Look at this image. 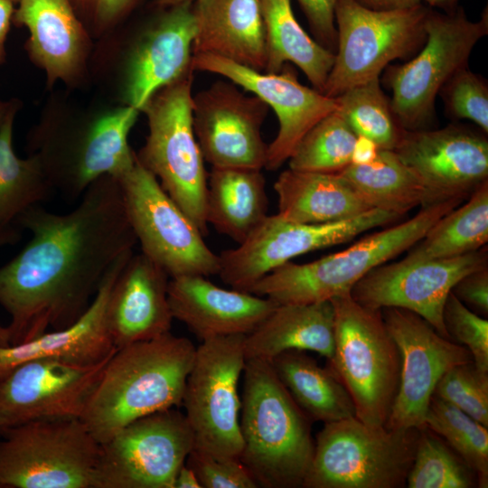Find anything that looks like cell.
<instances>
[{
  "label": "cell",
  "mask_w": 488,
  "mask_h": 488,
  "mask_svg": "<svg viewBox=\"0 0 488 488\" xmlns=\"http://www.w3.org/2000/svg\"><path fill=\"white\" fill-rule=\"evenodd\" d=\"M195 351L171 332L117 349L80 419L100 444L139 418L182 405Z\"/></svg>",
  "instance_id": "obj_2"
},
{
  "label": "cell",
  "mask_w": 488,
  "mask_h": 488,
  "mask_svg": "<svg viewBox=\"0 0 488 488\" xmlns=\"http://www.w3.org/2000/svg\"><path fill=\"white\" fill-rule=\"evenodd\" d=\"M193 71L159 89L141 109L148 136L136 158L205 236L208 174L192 127Z\"/></svg>",
  "instance_id": "obj_7"
},
{
  "label": "cell",
  "mask_w": 488,
  "mask_h": 488,
  "mask_svg": "<svg viewBox=\"0 0 488 488\" xmlns=\"http://www.w3.org/2000/svg\"><path fill=\"white\" fill-rule=\"evenodd\" d=\"M242 374L239 460L259 487H303L314 451L312 421L269 361L248 359Z\"/></svg>",
  "instance_id": "obj_3"
},
{
  "label": "cell",
  "mask_w": 488,
  "mask_h": 488,
  "mask_svg": "<svg viewBox=\"0 0 488 488\" xmlns=\"http://www.w3.org/2000/svg\"><path fill=\"white\" fill-rule=\"evenodd\" d=\"M408 488L477 487L474 470L429 427L419 428Z\"/></svg>",
  "instance_id": "obj_39"
},
{
  "label": "cell",
  "mask_w": 488,
  "mask_h": 488,
  "mask_svg": "<svg viewBox=\"0 0 488 488\" xmlns=\"http://www.w3.org/2000/svg\"><path fill=\"white\" fill-rule=\"evenodd\" d=\"M438 95L451 117L468 119L488 134V84L484 78L465 66L444 84Z\"/></svg>",
  "instance_id": "obj_41"
},
{
  "label": "cell",
  "mask_w": 488,
  "mask_h": 488,
  "mask_svg": "<svg viewBox=\"0 0 488 488\" xmlns=\"http://www.w3.org/2000/svg\"><path fill=\"white\" fill-rule=\"evenodd\" d=\"M267 206L261 170L211 167L207 177L205 219L217 231L241 243L267 217Z\"/></svg>",
  "instance_id": "obj_30"
},
{
  "label": "cell",
  "mask_w": 488,
  "mask_h": 488,
  "mask_svg": "<svg viewBox=\"0 0 488 488\" xmlns=\"http://www.w3.org/2000/svg\"><path fill=\"white\" fill-rule=\"evenodd\" d=\"M357 135L338 109L318 121L288 158L290 169L337 174L352 163Z\"/></svg>",
  "instance_id": "obj_37"
},
{
  "label": "cell",
  "mask_w": 488,
  "mask_h": 488,
  "mask_svg": "<svg viewBox=\"0 0 488 488\" xmlns=\"http://www.w3.org/2000/svg\"><path fill=\"white\" fill-rule=\"evenodd\" d=\"M185 464L194 472L202 488L259 487L239 458L215 456L194 446Z\"/></svg>",
  "instance_id": "obj_43"
},
{
  "label": "cell",
  "mask_w": 488,
  "mask_h": 488,
  "mask_svg": "<svg viewBox=\"0 0 488 488\" xmlns=\"http://www.w3.org/2000/svg\"><path fill=\"white\" fill-rule=\"evenodd\" d=\"M26 246L0 267V305L10 316V345L72 325L88 310L108 269L137 244L117 178L91 183L75 208L40 204L19 220Z\"/></svg>",
  "instance_id": "obj_1"
},
{
  "label": "cell",
  "mask_w": 488,
  "mask_h": 488,
  "mask_svg": "<svg viewBox=\"0 0 488 488\" xmlns=\"http://www.w3.org/2000/svg\"><path fill=\"white\" fill-rule=\"evenodd\" d=\"M193 447L192 431L178 409L139 418L99 444L92 488H174Z\"/></svg>",
  "instance_id": "obj_13"
},
{
  "label": "cell",
  "mask_w": 488,
  "mask_h": 488,
  "mask_svg": "<svg viewBox=\"0 0 488 488\" xmlns=\"http://www.w3.org/2000/svg\"><path fill=\"white\" fill-rule=\"evenodd\" d=\"M321 45L333 53L337 45L334 9L337 0H297Z\"/></svg>",
  "instance_id": "obj_44"
},
{
  "label": "cell",
  "mask_w": 488,
  "mask_h": 488,
  "mask_svg": "<svg viewBox=\"0 0 488 488\" xmlns=\"http://www.w3.org/2000/svg\"><path fill=\"white\" fill-rule=\"evenodd\" d=\"M14 4L10 0H0V64L5 61V41L14 13Z\"/></svg>",
  "instance_id": "obj_48"
},
{
  "label": "cell",
  "mask_w": 488,
  "mask_h": 488,
  "mask_svg": "<svg viewBox=\"0 0 488 488\" xmlns=\"http://www.w3.org/2000/svg\"><path fill=\"white\" fill-rule=\"evenodd\" d=\"M443 320L451 341L465 346L474 363L488 372V321L463 304L452 292L443 311Z\"/></svg>",
  "instance_id": "obj_42"
},
{
  "label": "cell",
  "mask_w": 488,
  "mask_h": 488,
  "mask_svg": "<svg viewBox=\"0 0 488 488\" xmlns=\"http://www.w3.org/2000/svg\"><path fill=\"white\" fill-rule=\"evenodd\" d=\"M142 253L170 277L218 275L220 258L196 224L137 160L117 177Z\"/></svg>",
  "instance_id": "obj_11"
},
{
  "label": "cell",
  "mask_w": 488,
  "mask_h": 488,
  "mask_svg": "<svg viewBox=\"0 0 488 488\" xmlns=\"http://www.w3.org/2000/svg\"><path fill=\"white\" fill-rule=\"evenodd\" d=\"M337 174L372 209L400 217L427 205L424 187L394 150L380 149L371 163L351 164Z\"/></svg>",
  "instance_id": "obj_34"
},
{
  "label": "cell",
  "mask_w": 488,
  "mask_h": 488,
  "mask_svg": "<svg viewBox=\"0 0 488 488\" xmlns=\"http://www.w3.org/2000/svg\"><path fill=\"white\" fill-rule=\"evenodd\" d=\"M330 301L334 349L327 367L349 392L356 418L371 426H385L399 384V348L381 310L361 305L350 293Z\"/></svg>",
  "instance_id": "obj_5"
},
{
  "label": "cell",
  "mask_w": 488,
  "mask_h": 488,
  "mask_svg": "<svg viewBox=\"0 0 488 488\" xmlns=\"http://www.w3.org/2000/svg\"><path fill=\"white\" fill-rule=\"evenodd\" d=\"M487 251L450 258L384 263L371 270L351 290L363 306L381 310L398 307L411 311L429 323L443 337V311L455 284L465 275L487 267Z\"/></svg>",
  "instance_id": "obj_16"
},
{
  "label": "cell",
  "mask_w": 488,
  "mask_h": 488,
  "mask_svg": "<svg viewBox=\"0 0 488 488\" xmlns=\"http://www.w3.org/2000/svg\"><path fill=\"white\" fill-rule=\"evenodd\" d=\"M418 179L427 205L464 200L488 181V140L467 127L404 130L393 149Z\"/></svg>",
  "instance_id": "obj_19"
},
{
  "label": "cell",
  "mask_w": 488,
  "mask_h": 488,
  "mask_svg": "<svg viewBox=\"0 0 488 488\" xmlns=\"http://www.w3.org/2000/svg\"><path fill=\"white\" fill-rule=\"evenodd\" d=\"M425 2L429 7L442 8L446 12H449L456 8V3L458 0H421Z\"/></svg>",
  "instance_id": "obj_51"
},
{
  "label": "cell",
  "mask_w": 488,
  "mask_h": 488,
  "mask_svg": "<svg viewBox=\"0 0 488 488\" xmlns=\"http://www.w3.org/2000/svg\"><path fill=\"white\" fill-rule=\"evenodd\" d=\"M14 23L29 33V51L49 82L76 73L86 46L84 30L70 0H19Z\"/></svg>",
  "instance_id": "obj_27"
},
{
  "label": "cell",
  "mask_w": 488,
  "mask_h": 488,
  "mask_svg": "<svg viewBox=\"0 0 488 488\" xmlns=\"http://www.w3.org/2000/svg\"><path fill=\"white\" fill-rule=\"evenodd\" d=\"M108 359L93 365L56 359L19 365L0 379V430L35 420L80 418Z\"/></svg>",
  "instance_id": "obj_20"
},
{
  "label": "cell",
  "mask_w": 488,
  "mask_h": 488,
  "mask_svg": "<svg viewBox=\"0 0 488 488\" xmlns=\"http://www.w3.org/2000/svg\"><path fill=\"white\" fill-rule=\"evenodd\" d=\"M244 336L202 341L184 387L182 405L194 446L219 457L239 458L242 449L239 381L246 363Z\"/></svg>",
  "instance_id": "obj_12"
},
{
  "label": "cell",
  "mask_w": 488,
  "mask_h": 488,
  "mask_svg": "<svg viewBox=\"0 0 488 488\" xmlns=\"http://www.w3.org/2000/svg\"><path fill=\"white\" fill-rule=\"evenodd\" d=\"M334 349V309L331 301L277 305L243 339L246 360L270 361L289 350L314 352L329 360Z\"/></svg>",
  "instance_id": "obj_28"
},
{
  "label": "cell",
  "mask_w": 488,
  "mask_h": 488,
  "mask_svg": "<svg viewBox=\"0 0 488 488\" xmlns=\"http://www.w3.org/2000/svg\"><path fill=\"white\" fill-rule=\"evenodd\" d=\"M174 488H202L194 472L184 463L178 470Z\"/></svg>",
  "instance_id": "obj_50"
},
{
  "label": "cell",
  "mask_w": 488,
  "mask_h": 488,
  "mask_svg": "<svg viewBox=\"0 0 488 488\" xmlns=\"http://www.w3.org/2000/svg\"><path fill=\"white\" fill-rule=\"evenodd\" d=\"M434 394L488 427V372L480 371L474 361L448 370Z\"/></svg>",
  "instance_id": "obj_40"
},
{
  "label": "cell",
  "mask_w": 488,
  "mask_h": 488,
  "mask_svg": "<svg viewBox=\"0 0 488 488\" xmlns=\"http://www.w3.org/2000/svg\"><path fill=\"white\" fill-rule=\"evenodd\" d=\"M361 5L377 11L408 9L422 4L421 0H356Z\"/></svg>",
  "instance_id": "obj_49"
},
{
  "label": "cell",
  "mask_w": 488,
  "mask_h": 488,
  "mask_svg": "<svg viewBox=\"0 0 488 488\" xmlns=\"http://www.w3.org/2000/svg\"><path fill=\"white\" fill-rule=\"evenodd\" d=\"M380 148L371 139L364 136H357L352 155V163L354 164H364L373 161Z\"/></svg>",
  "instance_id": "obj_47"
},
{
  "label": "cell",
  "mask_w": 488,
  "mask_h": 488,
  "mask_svg": "<svg viewBox=\"0 0 488 488\" xmlns=\"http://www.w3.org/2000/svg\"><path fill=\"white\" fill-rule=\"evenodd\" d=\"M186 1L193 2L195 0H156L157 4L163 6H171Z\"/></svg>",
  "instance_id": "obj_54"
},
{
  "label": "cell",
  "mask_w": 488,
  "mask_h": 488,
  "mask_svg": "<svg viewBox=\"0 0 488 488\" xmlns=\"http://www.w3.org/2000/svg\"><path fill=\"white\" fill-rule=\"evenodd\" d=\"M9 334L6 326H2L0 324V346L5 347L9 346Z\"/></svg>",
  "instance_id": "obj_52"
},
{
  "label": "cell",
  "mask_w": 488,
  "mask_h": 488,
  "mask_svg": "<svg viewBox=\"0 0 488 488\" xmlns=\"http://www.w3.org/2000/svg\"><path fill=\"white\" fill-rule=\"evenodd\" d=\"M295 402L313 422L324 424L356 417L353 401L336 375L305 351L289 350L270 361Z\"/></svg>",
  "instance_id": "obj_31"
},
{
  "label": "cell",
  "mask_w": 488,
  "mask_h": 488,
  "mask_svg": "<svg viewBox=\"0 0 488 488\" xmlns=\"http://www.w3.org/2000/svg\"><path fill=\"white\" fill-rule=\"evenodd\" d=\"M12 105L10 104H2L0 103V128L4 123V120L5 118V116L9 109L11 108Z\"/></svg>",
  "instance_id": "obj_53"
},
{
  "label": "cell",
  "mask_w": 488,
  "mask_h": 488,
  "mask_svg": "<svg viewBox=\"0 0 488 488\" xmlns=\"http://www.w3.org/2000/svg\"><path fill=\"white\" fill-rule=\"evenodd\" d=\"M452 293L477 314H488V267L471 272L462 277Z\"/></svg>",
  "instance_id": "obj_45"
},
{
  "label": "cell",
  "mask_w": 488,
  "mask_h": 488,
  "mask_svg": "<svg viewBox=\"0 0 488 488\" xmlns=\"http://www.w3.org/2000/svg\"><path fill=\"white\" fill-rule=\"evenodd\" d=\"M14 113L12 106L0 128V246L14 245L21 239L20 218L53 190L36 155L25 159L16 155Z\"/></svg>",
  "instance_id": "obj_32"
},
{
  "label": "cell",
  "mask_w": 488,
  "mask_h": 488,
  "mask_svg": "<svg viewBox=\"0 0 488 488\" xmlns=\"http://www.w3.org/2000/svg\"><path fill=\"white\" fill-rule=\"evenodd\" d=\"M0 487L92 488L99 443L80 418L0 430Z\"/></svg>",
  "instance_id": "obj_9"
},
{
  "label": "cell",
  "mask_w": 488,
  "mask_h": 488,
  "mask_svg": "<svg viewBox=\"0 0 488 488\" xmlns=\"http://www.w3.org/2000/svg\"><path fill=\"white\" fill-rule=\"evenodd\" d=\"M425 425L440 436L474 470L477 487H488V427L436 395L431 397Z\"/></svg>",
  "instance_id": "obj_36"
},
{
  "label": "cell",
  "mask_w": 488,
  "mask_h": 488,
  "mask_svg": "<svg viewBox=\"0 0 488 488\" xmlns=\"http://www.w3.org/2000/svg\"><path fill=\"white\" fill-rule=\"evenodd\" d=\"M426 41L403 64L389 66L385 83L391 89V109L404 130L427 129L435 119V101L444 84L468 66L477 42L488 33V12L471 21L463 8L438 13L428 8Z\"/></svg>",
  "instance_id": "obj_8"
},
{
  "label": "cell",
  "mask_w": 488,
  "mask_h": 488,
  "mask_svg": "<svg viewBox=\"0 0 488 488\" xmlns=\"http://www.w3.org/2000/svg\"><path fill=\"white\" fill-rule=\"evenodd\" d=\"M196 34L193 2L165 12L132 50L126 71L124 99L139 111L162 88L183 77L192 68Z\"/></svg>",
  "instance_id": "obj_22"
},
{
  "label": "cell",
  "mask_w": 488,
  "mask_h": 488,
  "mask_svg": "<svg viewBox=\"0 0 488 488\" xmlns=\"http://www.w3.org/2000/svg\"><path fill=\"white\" fill-rule=\"evenodd\" d=\"M170 277L142 252L129 258L109 294L107 320L117 349L171 330Z\"/></svg>",
  "instance_id": "obj_24"
},
{
  "label": "cell",
  "mask_w": 488,
  "mask_h": 488,
  "mask_svg": "<svg viewBox=\"0 0 488 488\" xmlns=\"http://www.w3.org/2000/svg\"><path fill=\"white\" fill-rule=\"evenodd\" d=\"M278 214L305 224L347 220L372 208L339 174L283 171L274 183Z\"/></svg>",
  "instance_id": "obj_29"
},
{
  "label": "cell",
  "mask_w": 488,
  "mask_h": 488,
  "mask_svg": "<svg viewBox=\"0 0 488 488\" xmlns=\"http://www.w3.org/2000/svg\"><path fill=\"white\" fill-rule=\"evenodd\" d=\"M461 202L452 199L423 206L411 219L314 261L286 262L257 281L248 292L277 305L319 303L351 293L371 270L409 249Z\"/></svg>",
  "instance_id": "obj_4"
},
{
  "label": "cell",
  "mask_w": 488,
  "mask_h": 488,
  "mask_svg": "<svg viewBox=\"0 0 488 488\" xmlns=\"http://www.w3.org/2000/svg\"><path fill=\"white\" fill-rule=\"evenodd\" d=\"M269 107L230 81H216L192 96V127L204 161L213 168H265L261 127Z\"/></svg>",
  "instance_id": "obj_17"
},
{
  "label": "cell",
  "mask_w": 488,
  "mask_h": 488,
  "mask_svg": "<svg viewBox=\"0 0 488 488\" xmlns=\"http://www.w3.org/2000/svg\"><path fill=\"white\" fill-rule=\"evenodd\" d=\"M10 1H12L13 3H16V2H18L19 0H10Z\"/></svg>",
  "instance_id": "obj_55"
},
{
  "label": "cell",
  "mask_w": 488,
  "mask_h": 488,
  "mask_svg": "<svg viewBox=\"0 0 488 488\" xmlns=\"http://www.w3.org/2000/svg\"><path fill=\"white\" fill-rule=\"evenodd\" d=\"M381 314L400 354L398 393L385 427L420 428L439 380L452 367L474 361L472 354L411 311L386 307Z\"/></svg>",
  "instance_id": "obj_15"
},
{
  "label": "cell",
  "mask_w": 488,
  "mask_h": 488,
  "mask_svg": "<svg viewBox=\"0 0 488 488\" xmlns=\"http://www.w3.org/2000/svg\"><path fill=\"white\" fill-rule=\"evenodd\" d=\"M88 6L95 18L103 23L118 18L136 0H79Z\"/></svg>",
  "instance_id": "obj_46"
},
{
  "label": "cell",
  "mask_w": 488,
  "mask_h": 488,
  "mask_svg": "<svg viewBox=\"0 0 488 488\" xmlns=\"http://www.w3.org/2000/svg\"><path fill=\"white\" fill-rule=\"evenodd\" d=\"M418 434L356 417L324 424L302 488H404Z\"/></svg>",
  "instance_id": "obj_6"
},
{
  "label": "cell",
  "mask_w": 488,
  "mask_h": 488,
  "mask_svg": "<svg viewBox=\"0 0 488 488\" xmlns=\"http://www.w3.org/2000/svg\"><path fill=\"white\" fill-rule=\"evenodd\" d=\"M338 110L357 136H364L380 149L393 150L404 129L397 121L380 78L350 88L335 97Z\"/></svg>",
  "instance_id": "obj_38"
},
{
  "label": "cell",
  "mask_w": 488,
  "mask_h": 488,
  "mask_svg": "<svg viewBox=\"0 0 488 488\" xmlns=\"http://www.w3.org/2000/svg\"><path fill=\"white\" fill-rule=\"evenodd\" d=\"M423 4L408 9L377 11L356 0H337V45L323 93L335 98L380 74L395 60L413 57L426 41Z\"/></svg>",
  "instance_id": "obj_10"
},
{
  "label": "cell",
  "mask_w": 488,
  "mask_h": 488,
  "mask_svg": "<svg viewBox=\"0 0 488 488\" xmlns=\"http://www.w3.org/2000/svg\"><path fill=\"white\" fill-rule=\"evenodd\" d=\"M193 70L223 76L249 91L271 108L278 131L267 145L265 168L278 169L286 162L303 136L322 118L338 109L335 98L302 85L286 64L276 73L258 71L230 60L207 53L192 54Z\"/></svg>",
  "instance_id": "obj_18"
},
{
  "label": "cell",
  "mask_w": 488,
  "mask_h": 488,
  "mask_svg": "<svg viewBox=\"0 0 488 488\" xmlns=\"http://www.w3.org/2000/svg\"><path fill=\"white\" fill-rule=\"evenodd\" d=\"M118 258L108 269L88 310L72 325L15 345L0 346V379L19 365L41 359H56L79 365H93L108 359L117 350L107 320L112 286L133 255Z\"/></svg>",
  "instance_id": "obj_25"
},
{
  "label": "cell",
  "mask_w": 488,
  "mask_h": 488,
  "mask_svg": "<svg viewBox=\"0 0 488 488\" xmlns=\"http://www.w3.org/2000/svg\"><path fill=\"white\" fill-rule=\"evenodd\" d=\"M168 302L174 319L202 341L248 334L277 305L272 300L238 289H225L203 276L172 277Z\"/></svg>",
  "instance_id": "obj_23"
},
{
  "label": "cell",
  "mask_w": 488,
  "mask_h": 488,
  "mask_svg": "<svg viewBox=\"0 0 488 488\" xmlns=\"http://www.w3.org/2000/svg\"><path fill=\"white\" fill-rule=\"evenodd\" d=\"M488 241V181L477 187L462 206L441 217L403 258L424 261L463 256Z\"/></svg>",
  "instance_id": "obj_35"
},
{
  "label": "cell",
  "mask_w": 488,
  "mask_h": 488,
  "mask_svg": "<svg viewBox=\"0 0 488 488\" xmlns=\"http://www.w3.org/2000/svg\"><path fill=\"white\" fill-rule=\"evenodd\" d=\"M397 219L379 209L322 224L298 223L278 213L267 215L237 248L219 255L218 275L226 285L248 292L260 278L297 256L347 242Z\"/></svg>",
  "instance_id": "obj_14"
},
{
  "label": "cell",
  "mask_w": 488,
  "mask_h": 488,
  "mask_svg": "<svg viewBox=\"0 0 488 488\" xmlns=\"http://www.w3.org/2000/svg\"><path fill=\"white\" fill-rule=\"evenodd\" d=\"M193 2L192 54H211L264 71L266 31L259 0Z\"/></svg>",
  "instance_id": "obj_26"
},
{
  "label": "cell",
  "mask_w": 488,
  "mask_h": 488,
  "mask_svg": "<svg viewBox=\"0 0 488 488\" xmlns=\"http://www.w3.org/2000/svg\"><path fill=\"white\" fill-rule=\"evenodd\" d=\"M266 31L265 72L296 65L314 89L323 92L334 53L311 38L297 22L291 0H259Z\"/></svg>",
  "instance_id": "obj_33"
},
{
  "label": "cell",
  "mask_w": 488,
  "mask_h": 488,
  "mask_svg": "<svg viewBox=\"0 0 488 488\" xmlns=\"http://www.w3.org/2000/svg\"><path fill=\"white\" fill-rule=\"evenodd\" d=\"M138 113L127 105L101 115L62 153L43 163L52 188L71 201L80 198L99 178H117L130 169L136 155L128 145V135Z\"/></svg>",
  "instance_id": "obj_21"
}]
</instances>
